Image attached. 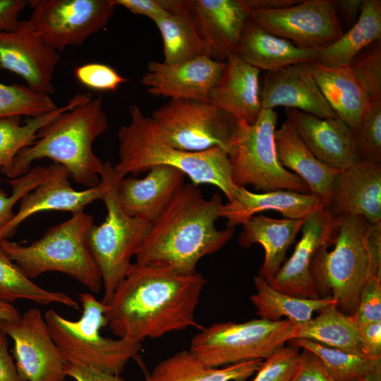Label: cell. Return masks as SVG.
Segmentation results:
<instances>
[{"mask_svg":"<svg viewBox=\"0 0 381 381\" xmlns=\"http://www.w3.org/2000/svg\"><path fill=\"white\" fill-rule=\"evenodd\" d=\"M207 280L199 272L131 264L107 304V325L114 335L141 343L188 327L201 330L195 313Z\"/></svg>","mask_w":381,"mask_h":381,"instance_id":"1","label":"cell"},{"mask_svg":"<svg viewBox=\"0 0 381 381\" xmlns=\"http://www.w3.org/2000/svg\"><path fill=\"white\" fill-rule=\"evenodd\" d=\"M222 204L219 193L206 199L195 186L183 184L151 224L135 252L136 262L183 275L197 272L199 260L219 251L234 236V228L215 226Z\"/></svg>","mask_w":381,"mask_h":381,"instance_id":"2","label":"cell"},{"mask_svg":"<svg viewBox=\"0 0 381 381\" xmlns=\"http://www.w3.org/2000/svg\"><path fill=\"white\" fill-rule=\"evenodd\" d=\"M108 127L102 97L91 98L64 111L42 127L36 141L22 150L6 174L9 179L27 174L36 160L48 158L65 167L78 184H99L104 162L92 150L97 138Z\"/></svg>","mask_w":381,"mask_h":381,"instance_id":"3","label":"cell"},{"mask_svg":"<svg viewBox=\"0 0 381 381\" xmlns=\"http://www.w3.org/2000/svg\"><path fill=\"white\" fill-rule=\"evenodd\" d=\"M131 120L118 131L119 162L113 167L119 179L128 174L138 175L158 165L176 168L192 181L193 185L210 184L219 188L230 201L236 186L231 179L228 154L219 147L202 152L176 149L163 140L151 118L140 108H129Z\"/></svg>","mask_w":381,"mask_h":381,"instance_id":"4","label":"cell"},{"mask_svg":"<svg viewBox=\"0 0 381 381\" xmlns=\"http://www.w3.org/2000/svg\"><path fill=\"white\" fill-rule=\"evenodd\" d=\"M93 224L94 217L82 212L50 227L30 245L4 239L0 247L30 279L47 272H61L99 294L102 275L86 242Z\"/></svg>","mask_w":381,"mask_h":381,"instance_id":"5","label":"cell"},{"mask_svg":"<svg viewBox=\"0 0 381 381\" xmlns=\"http://www.w3.org/2000/svg\"><path fill=\"white\" fill-rule=\"evenodd\" d=\"M82 315L77 320L54 310L44 314L50 335L66 364L119 375L141 349V343L101 335L107 306L89 293L79 294Z\"/></svg>","mask_w":381,"mask_h":381,"instance_id":"6","label":"cell"},{"mask_svg":"<svg viewBox=\"0 0 381 381\" xmlns=\"http://www.w3.org/2000/svg\"><path fill=\"white\" fill-rule=\"evenodd\" d=\"M336 217L337 233L334 248L323 245L315 252L310 274L320 298L332 297L347 315L357 310L368 274V238L371 224L360 215L344 214Z\"/></svg>","mask_w":381,"mask_h":381,"instance_id":"7","label":"cell"},{"mask_svg":"<svg viewBox=\"0 0 381 381\" xmlns=\"http://www.w3.org/2000/svg\"><path fill=\"white\" fill-rule=\"evenodd\" d=\"M120 180L110 162H104L100 183L107 214L99 225L93 224L86 234V242L100 270L104 288L101 301L107 304L124 279L131 258L147 235L151 224L127 215L117 198Z\"/></svg>","mask_w":381,"mask_h":381,"instance_id":"8","label":"cell"},{"mask_svg":"<svg viewBox=\"0 0 381 381\" xmlns=\"http://www.w3.org/2000/svg\"><path fill=\"white\" fill-rule=\"evenodd\" d=\"M277 122V114L270 109H262L253 123L240 119L229 157L232 181L236 186H251L262 192L310 193L306 183L278 160L274 141Z\"/></svg>","mask_w":381,"mask_h":381,"instance_id":"9","label":"cell"},{"mask_svg":"<svg viewBox=\"0 0 381 381\" xmlns=\"http://www.w3.org/2000/svg\"><path fill=\"white\" fill-rule=\"evenodd\" d=\"M294 327L287 319L217 322L200 330L193 337L189 350L215 368L265 360L292 339Z\"/></svg>","mask_w":381,"mask_h":381,"instance_id":"10","label":"cell"},{"mask_svg":"<svg viewBox=\"0 0 381 381\" xmlns=\"http://www.w3.org/2000/svg\"><path fill=\"white\" fill-rule=\"evenodd\" d=\"M164 142L184 151L202 152L219 147L230 157L239 120L210 102L170 99L150 117Z\"/></svg>","mask_w":381,"mask_h":381,"instance_id":"11","label":"cell"},{"mask_svg":"<svg viewBox=\"0 0 381 381\" xmlns=\"http://www.w3.org/2000/svg\"><path fill=\"white\" fill-rule=\"evenodd\" d=\"M28 21L33 30L57 52L80 47L104 28L116 6L111 0H32Z\"/></svg>","mask_w":381,"mask_h":381,"instance_id":"12","label":"cell"},{"mask_svg":"<svg viewBox=\"0 0 381 381\" xmlns=\"http://www.w3.org/2000/svg\"><path fill=\"white\" fill-rule=\"evenodd\" d=\"M250 20L305 49L318 50L344 32L332 0H303L284 8L254 11Z\"/></svg>","mask_w":381,"mask_h":381,"instance_id":"13","label":"cell"},{"mask_svg":"<svg viewBox=\"0 0 381 381\" xmlns=\"http://www.w3.org/2000/svg\"><path fill=\"white\" fill-rule=\"evenodd\" d=\"M0 329L13 341V357L24 381H64L65 362L39 309H28L17 321L0 322Z\"/></svg>","mask_w":381,"mask_h":381,"instance_id":"14","label":"cell"},{"mask_svg":"<svg viewBox=\"0 0 381 381\" xmlns=\"http://www.w3.org/2000/svg\"><path fill=\"white\" fill-rule=\"evenodd\" d=\"M59 52L46 44L28 20H19L8 31H0V69L22 78L27 85L46 95L54 92V73Z\"/></svg>","mask_w":381,"mask_h":381,"instance_id":"15","label":"cell"},{"mask_svg":"<svg viewBox=\"0 0 381 381\" xmlns=\"http://www.w3.org/2000/svg\"><path fill=\"white\" fill-rule=\"evenodd\" d=\"M301 231V238L293 254L269 284L274 289L288 295L318 298L310 274V262L319 247L333 246L337 233L336 217L326 207L320 209L305 219Z\"/></svg>","mask_w":381,"mask_h":381,"instance_id":"16","label":"cell"},{"mask_svg":"<svg viewBox=\"0 0 381 381\" xmlns=\"http://www.w3.org/2000/svg\"><path fill=\"white\" fill-rule=\"evenodd\" d=\"M226 61L202 56L180 64L151 61L140 83L154 96L209 102L212 89L219 82Z\"/></svg>","mask_w":381,"mask_h":381,"instance_id":"17","label":"cell"},{"mask_svg":"<svg viewBox=\"0 0 381 381\" xmlns=\"http://www.w3.org/2000/svg\"><path fill=\"white\" fill-rule=\"evenodd\" d=\"M68 170L52 162L43 180L20 200L19 208L12 219L0 230V241L8 239L16 228L29 217L44 211H66L75 214L104 197V188L99 185L85 190L74 189Z\"/></svg>","mask_w":381,"mask_h":381,"instance_id":"18","label":"cell"},{"mask_svg":"<svg viewBox=\"0 0 381 381\" xmlns=\"http://www.w3.org/2000/svg\"><path fill=\"white\" fill-rule=\"evenodd\" d=\"M262 109L285 107L321 119L338 118L313 77L310 63L267 71L260 87Z\"/></svg>","mask_w":381,"mask_h":381,"instance_id":"19","label":"cell"},{"mask_svg":"<svg viewBox=\"0 0 381 381\" xmlns=\"http://www.w3.org/2000/svg\"><path fill=\"white\" fill-rule=\"evenodd\" d=\"M286 120L323 164L342 171L361 161L354 131L339 118L321 119L286 109Z\"/></svg>","mask_w":381,"mask_h":381,"instance_id":"20","label":"cell"},{"mask_svg":"<svg viewBox=\"0 0 381 381\" xmlns=\"http://www.w3.org/2000/svg\"><path fill=\"white\" fill-rule=\"evenodd\" d=\"M333 217L360 215L370 224L381 221V162L361 160L340 171L326 205Z\"/></svg>","mask_w":381,"mask_h":381,"instance_id":"21","label":"cell"},{"mask_svg":"<svg viewBox=\"0 0 381 381\" xmlns=\"http://www.w3.org/2000/svg\"><path fill=\"white\" fill-rule=\"evenodd\" d=\"M185 176L176 168L158 165L143 179L123 178L116 186L119 205L127 215L152 224L184 184Z\"/></svg>","mask_w":381,"mask_h":381,"instance_id":"22","label":"cell"},{"mask_svg":"<svg viewBox=\"0 0 381 381\" xmlns=\"http://www.w3.org/2000/svg\"><path fill=\"white\" fill-rule=\"evenodd\" d=\"M197 23L219 61L236 54L251 9L248 0H189Z\"/></svg>","mask_w":381,"mask_h":381,"instance_id":"23","label":"cell"},{"mask_svg":"<svg viewBox=\"0 0 381 381\" xmlns=\"http://www.w3.org/2000/svg\"><path fill=\"white\" fill-rule=\"evenodd\" d=\"M326 205L322 199L311 193L286 190L257 193L236 186L232 199L222 204L219 214L226 219V227L234 229L265 210L277 211L284 218L306 219Z\"/></svg>","mask_w":381,"mask_h":381,"instance_id":"24","label":"cell"},{"mask_svg":"<svg viewBox=\"0 0 381 381\" xmlns=\"http://www.w3.org/2000/svg\"><path fill=\"white\" fill-rule=\"evenodd\" d=\"M260 71L236 54L229 56L219 82L210 93L209 102L227 114L253 123L262 110Z\"/></svg>","mask_w":381,"mask_h":381,"instance_id":"25","label":"cell"},{"mask_svg":"<svg viewBox=\"0 0 381 381\" xmlns=\"http://www.w3.org/2000/svg\"><path fill=\"white\" fill-rule=\"evenodd\" d=\"M313 77L339 119L356 132L370 102L350 66L327 67L311 62Z\"/></svg>","mask_w":381,"mask_h":381,"instance_id":"26","label":"cell"},{"mask_svg":"<svg viewBox=\"0 0 381 381\" xmlns=\"http://www.w3.org/2000/svg\"><path fill=\"white\" fill-rule=\"evenodd\" d=\"M277 156L280 164L292 170L308 186L310 193L328 203L332 182L340 170L321 163L286 120L274 133Z\"/></svg>","mask_w":381,"mask_h":381,"instance_id":"27","label":"cell"},{"mask_svg":"<svg viewBox=\"0 0 381 381\" xmlns=\"http://www.w3.org/2000/svg\"><path fill=\"white\" fill-rule=\"evenodd\" d=\"M305 219L253 216L242 226L238 243L243 248L258 243L265 250L258 276L270 283L286 258V253L301 230Z\"/></svg>","mask_w":381,"mask_h":381,"instance_id":"28","label":"cell"},{"mask_svg":"<svg viewBox=\"0 0 381 381\" xmlns=\"http://www.w3.org/2000/svg\"><path fill=\"white\" fill-rule=\"evenodd\" d=\"M316 53V49L298 47L249 20L236 54L259 71L267 72L296 64L313 62Z\"/></svg>","mask_w":381,"mask_h":381,"instance_id":"29","label":"cell"},{"mask_svg":"<svg viewBox=\"0 0 381 381\" xmlns=\"http://www.w3.org/2000/svg\"><path fill=\"white\" fill-rule=\"evenodd\" d=\"M155 23L163 40V62L176 64L202 56L210 57V47L189 0H172L169 16L155 20Z\"/></svg>","mask_w":381,"mask_h":381,"instance_id":"30","label":"cell"},{"mask_svg":"<svg viewBox=\"0 0 381 381\" xmlns=\"http://www.w3.org/2000/svg\"><path fill=\"white\" fill-rule=\"evenodd\" d=\"M256 359L224 367H211L190 350H182L160 361L147 381H247L260 367Z\"/></svg>","mask_w":381,"mask_h":381,"instance_id":"31","label":"cell"},{"mask_svg":"<svg viewBox=\"0 0 381 381\" xmlns=\"http://www.w3.org/2000/svg\"><path fill=\"white\" fill-rule=\"evenodd\" d=\"M381 39V1L363 0L356 22L333 42L317 50L313 62L327 67L349 66L365 48Z\"/></svg>","mask_w":381,"mask_h":381,"instance_id":"32","label":"cell"},{"mask_svg":"<svg viewBox=\"0 0 381 381\" xmlns=\"http://www.w3.org/2000/svg\"><path fill=\"white\" fill-rule=\"evenodd\" d=\"M318 313L315 318L294 325L292 339H305L346 352L368 355L361 328L352 315L342 313L336 304Z\"/></svg>","mask_w":381,"mask_h":381,"instance_id":"33","label":"cell"},{"mask_svg":"<svg viewBox=\"0 0 381 381\" xmlns=\"http://www.w3.org/2000/svg\"><path fill=\"white\" fill-rule=\"evenodd\" d=\"M253 283L255 293L250 300L261 318L278 321L285 317L297 325L310 320L315 312L319 313L332 304L337 306L332 297L306 298L280 292L258 275L254 277Z\"/></svg>","mask_w":381,"mask_h":381,"instance_id":"34","label":"cell"},{"mask_svg":"<svg viewBox=\"0 0 381 381\" xmlns=\"http://www.w3.org/2000/svg\"><path fill=\"white\" fill-rule=\"evenodd\" d=\"M92 98L87 93H79L67 104L54 111L30 118L25 124L20 116L0 119V169L5 175L11 167L16 156L24 148L32 145L37 140L39 130L61 114Z\"/></svg>","mask_w":381,"mask_h":381,"instance_id":"35","label":"cell"},{"mask_svg":"<svg viewBox=\"0 0 381 381\" xmlns=\"http://www.w3.org/2000/svg\"><path fill=\"white\" fill-rule=\"evenodd\" d=\"M20 299L42 306L56 303L79 310L78 303L68 295L47 290L32 282L0 247V301L12 303Z\"/></svg>","mask_w":381,"mask_h":381,"instance_id":"36","label":"cell"},{"mask_svg":"<svg viewBox=\"0 0 381 381\" xmlns=\"http://www.w3.org/2000/svg\"><path fill=\"white\" fill-rule=\"evenodd\" d=\"M287 343L314 353L340 381H355L381 372V358L346 352L305 339H292Z\"/></svg>","mask_w":381,"mask_h":381,"instance_id":"37","label":"cell"},{"mask_svg":"<svg viewBox=\"0 0 381 381\" xmlns=\"http://www.w3.org/2000/svg\"><path fill=\"white\" fill-rule=\"evenodd\" d=\"M57 108L49 95L28 85L0 83V119L21 116L32 118Z\"/></svg>","mask_w":381,"mask_h":381,"instance_id":"38","label":"cell"},{"mask_svg":"<svg viewBox=\"0 0 381 381\" xmlns=\"http://www.w3.org/2000/svg\"><path fill=\"white\" fill-rule=\"evenodd\" d=\"M354 134L360 159L381 162V98L370 102Z\"/></svg>","mask_w":381,"mask_h":381,"instance_id":"39","label":"cell"},{"mask_svg":"<svg viewBox=\"0 0 381 381\" xmlns=\"http://www.w3.org/2000/svg\"><path fill=\"white\" fill-rule=\"evenodd\" d=\"M349 66L365 87L370 102L381 98L380 40L365 48Z\"/></svg>","mask_w":381,"mask_h":381,"instance_id":"40","label":"cell"},{"mask_svg":"<svg viewBox=\"0 0 381 381\" xmlns=\"http://www.w3.org/2000/svg\"><path fill=\"white\" fill-rule=\"evenodd\" d=\"M48 167L35 166L27 174L13 179H8V183L12 188L11 194L8 195L0 188V230L13 217V209L23 196L33 190L43 180L47 172Z\"/></svg>","mask_w":381,"mask_h":381,"instance_id":"41","label":"cell"},{"mask_svg":"<svg viewBox=\"0 0 381 381\" xmlns=\"http://www.w3.org/2000/svg\"><path fill=\"white\" fill-rule=\"evenodd\" d=\"M300 349L283 346L262 361L253 381H291L297 365Z\"/></svg>","mask_w":381,"mask_h":381,"instance_id":"42","label":"cell"},{"mask_svg":"<svg viewBox=\"0 0 381 381\" xmlns=\"http://www.w3.org/2000/svg\"><path fill=\"white\" fill-rule=\"evenodd\" d=\"M77 80L86 87L99 91H116L127 80L111 66L100 63H87L74 70Z\"/></svg>","mask_w":381,"mask_h":381,"instance_id":"43","label":"cell"},{"mask_svg":"<svg viewBox=\"0 0 381 381\" xmlns=\"http://www.w3.org/2000/svg\"><path fill=\"white\" fill-rule=\"evenodd\" d=\"M352 316L360 328L381 322V273L367 277L357 310Z\"/></svg>","mask_w":381,"mask_h":381,"instance_id":"44","label":"cell"},{"mask_svg":"<svg viewBox=\"0 0 381 381\" xmlns=\"http://www.w3.org/2000/svg\"><path fill=\"white\" fill-rule=\"evenodd\" d=\"M291 381H340L314 353L302 349Z\"/></svg>","mask_w":381,"mask_h":381,"instance_id":"45","label":"cell"},{"mask_svg":"<svg viewBox=\"0 0 381 381\" xmlns=\"http://www.w3.org/2000/svg\"><path fill=\"white\" fill-rule=\"evenodd\" d=\"M117 6H123L134 14L142 15L154 22L170 14L171 0H111Z\"/></svg>","mask_w":381,"mask_h":381,"instance_id":"46","label":"cell"},{"mask_svg":"<svg viewBox=\"0 0 381 381\" xmlns=\"http://www.w3.org/2000/svg\"><path fill=\"white\" fill-rule=\"evenodd\" d=\"M28 4L26 0H0V31L13 29L20 20V13Z\"/></svg>","mask_w":381,"mask_h":381,"instance_id":"47","label":"cell"},{"mask_svg":"<svg viewBox=\"0 0 381 381\" xmlns=\"http://www.w3.org/2000/svg\"><path fill=\"white\" fill-rule=\"evenodd\" d=\"M65 373L75 381H125L119 375L65 363Z\"/></svg>","mask_w":381,"mask_h":381,"instance_id":"48","label":"cell"},{"mask_svg":"<svg viewBox=\"0 0 381 381\" xmlns=\"http://www.w3.org/2000/svg\"><path fill=\"white\" fill-rule=\"evenodd\" d=\"M0 381H24L8 349L7 335L0 329Z\"/></svg>","mask_w":381,"mask_h":381,"instance_id":"49","label":"cell"},{"mask_svg":"<svg viewBox=\"0 0 381 381\" xmlns=\"http://www.w3.org/2000/svg\"><path fill=\"white\" fill-rule=\"evenodd\" d=\"M367 354L381 358V322H371L361 328Z\"/></svg>","mask_w":381,"mask_h":381,"instance_id":"50","label":"cell"},{"mask_svg":"<svg viewBox=\"0 0 381 381\" xmlns=\"http://www.w3.org/2000/svg\"><path fill=\"white\" fill-rule=\"evenodd\" d=\"M334 3L338 17L340 16L346 25L351 28L359 16L363 0H339Z\"/></svg>","mask_w":381,"mask_h":381,"instance_id":"51","label":"cell"},{"mask_svg":"<svg viewBox=\"0 0 381 381\" xmlns=\"http://www.w3.org/2000/svg\"><path fill=\"white\" fill-rule=\"evenodd\" d=\"M301 0H248L251 11L275 10L291 6Z\"/></svg>","mask_w":381,"mask_h":381,"instance_id":"52","label":"cell"},{"mask_svg":"<svg viewBox=\"0 0 381 381\" xmlns=\"http://www.w3.org/2000/svg\"><path fill=\"white\" fill-rule=\"evenodd\" d=\"M21 318L18 308L11 303L0 301V322H14Z\"/></svg>","mask_w":381,"mask_h":381,"instance_id":"53","label":"cell"},{"mask_svg":"<svg viewBox=\"0 0 381 381\" xmlns=\"http://www.w3.org/2000/svg\"><path fill=\"white\" fill-rule=\"evenodd\" d=\"M355 381H381V372L374 373L365 378L358 379Z\"/></svg>","mask_w":381,"mask_h":381,"instance_id":"54","label":"cell"}]
</instances>
